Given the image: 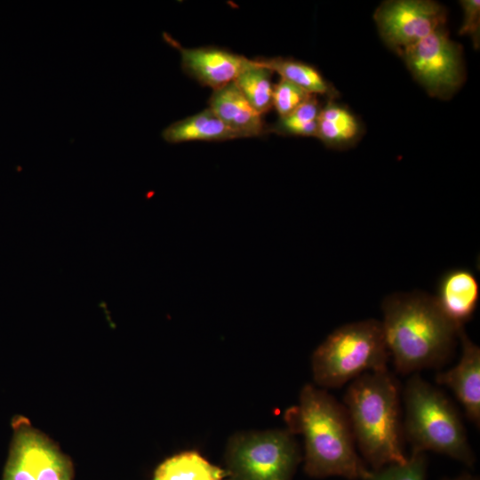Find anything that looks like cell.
I'll list each match as a JSON object with an SVG mask.
<instances>
[{"label":"cell","mask_w":480,"mask_h":480,"mask_svg":"<svg viewBox=\"0 0 480 480\" xmlns=\"http://www.w3.org/2000/svg\"><path fill=\"white\" fill-rule=\"evenodd\" d=\"M288 430L304 439V469L312 477L332 476L364 480L369 470L356 451L343 405L326 391L305 385L299 402L284 413Z\"/></svg>","instance_id":"cell-1"},{"label":"cell","mask_w":480,"mask_h":480,"mask_svg":"<svg viewBox=\"0 0 480 480\" xmlns=\"http://www.w3.org/2000/svg\"><path fill=\"white\" fill-rule=\"evenodd\" d=\"M386 345L396 371L410 374L442 365L455 345L459 330L422 292H397L382 302Z\"/></svg>","instance_id":"cell-2"},{"label":"cell","mask_w":480,"mask_h":480,"mask_svg":"<svg viewBox=\"0 0 480 480\" xmlns=\"http://www.w3.org/2000/svg\"><path fill=\"white\" fill-rule=\"evenodd\" d=\"M400 389L386 371L366 372L348 385L344 396L356 444L372 468L407 460L402 445Z\"/></svg>","instance_id":"cell-3"},{"label":"cell","mask_w":480,"mask_h":480,"mask_svg":"<svg viewBox=\"0 0 480 480\" xmlns=\"http://www.w3.org/2000/svg\"><path fill=\"white\" fill-rule=\"evenodd\" d=\"M404 430L412 450L432 451L468 466L475 460L459 412L447 396L417 374L403 391Z\"/></svg>","instance_id":"cell-4"},{"label":"cell","mask_w":480,"mask_h":480,"mask_svg":"<svg viewBox=\"0 0 480 480\" xmlns=\"http://www.w3.org/2000/svg\"><path fill=\"white\" fill-rule=\"evenodd\" d=\"M389 358L381 322H354L334 330L316 348L313 377L319 386L339 388L366 372L388 370Z\"/></svg>","instance_id":"cell-5"},{"label":"cell","mask_w":480,"mask_h":480,"mask_svg":"<svg viewBox=\"0 0 480 480\" xmlns=\"http://www.w3.org/2000/svg\"><path fill=\"white\" fill-rule=\"evenodd\" d=\"M300 460L288 429L242 433L228 442L226 473L228 480H292Z\"/></svg>","instance_id":"cell-6"},{"label":"cell","mask_w":480,"mask_h":480,"mask_svg":"<svg viewBox=\"0 0 480 480\" xmlns=\"http://www.w3.org/2000/svg\"><path fill=\"white\" fill-rule=\"evenodd\" d=\"M400 56L414 79L432 97L450 99L465 80L462 51L440 28Z\"/></svg>","instance_id":"cell-7"},{"label":"cell","mask_w":480,"mask_h":480,"mask_svg":"<svg viewBox=\"0 0 480 480\" xmlns=\"http://www.w3.org/2000/svg\"><path fill=\"white\" fill-rule=\"evenodd\" d=\"M373 19L384 43L400 55L444 27L446 12L434 1L389 0L376 9Z\"/></svg>","instance_id":"cell-8"},{"label":"cell","mask_w":480,"mask_h":480,"mask_svg":"<svg viewBox=\"0 0 480 480\" xmlns=\"http://www.w3.org/2000/svg\"><path fill=\"white\" fill-rule=\"evenodd\" d=\"M163 38L180 52L182 70L212 91L233 82L246 59L218 47L185 48L166 32Z\"/></svg>","instance_id":"cell-9"},{"label":"cell","mask_w":480,"mask_h":480,"mask_svg":"<svg viewBox=\"0 0 480 480\" xmlns=\"http://www.w3.org/2000/svg\"><path fill=\"white\" fill-rule=\"evenodd\" d=\"M461 356L456 365L436 374L439 385L448 388L462 405L467 418L477 427L480 422V348L461 327Z\"/></svg>","instance_id":"cell-10"},{"label":"cell","mask_w":480,"mask_h":480,"mask_svg":"<svg viewBox=\"0 0 480 480\" xmlns=\"http://www.w3.org/2000/svg\"><path fill=\"white\" fill-rule=\"evenodd\" d=\"M479 293L474 274L465 268H456L442 276L434 298L445 317L457 327H463L476 309Z\"/></svg>","instance_id":"cell-11"},{"label":"cell","mask_w":480,"mask_h":480,"mask_svg":"<svg viewBox=\"0 0 480 480\" xmlns=\"http://www.w3.org/2000/svg\"><path fill=\"white\" fill-rule=\"evenodd\" d=\"M208 108L239 137H261L268 132L262 115L243 96L234 82L212 91Z\"/></svg>","instance_id":"cell-12"},{"label":"cell","mask_w":480,"mask_h":480,"mask_svg":"<svg viewBox=\"0 0 480 480\" xmlns=\"http://www.w3.org/2000/svg\"><path fill=\"white\" fill-rule=\"evenodd\" d=\"M12 426L24 439L36 480H72L68 460L50 439L24 418L15 419Z\"/></svg>","instance_id":"cell-13"},{"label":"cell","mask_w":480,"mask_h":480,"mask_svg":"<svg viewBox=\"0 0 480 480\" xmlns=\"http://www.w3.org/2000/svg\"><path fill=\"white\" fill-rule=\"evenodd\" d=\"M163 140L170 144L188 141H222L239 139L209 108L191 116L176 121L161 132Z\"/></svg>","instance_id":"cell-14"},{"label":"cell","mask_w":480,"mask_h":480,"mask_svg":"<svg viewBox=\"0 0 480 480\" xmlns=\"http://www.w3.org/2000/svg\"><path fill=\"white\" fill-rule=\"evenodd\" d=\"M362 134V125L357 117L347 108L328 100L321 108L317 135L326 147L346 148L356 144Z\"/></svg>","instance_id":"cell-15"},{"label":"cell","mask_w":480,"mask_h":480,"mask_svg":"<svg viewBox=\"0 0 480 480\" xmlns=\"http://www.w3.org/2000/svg\"><path fill=\"white\" fill-rule=\"evenodd\" d=\"M273 72L313 95H324L329 100L338 97L337 90L313 66L291 58L255 59Z\"/></svg>","instance_id":"cell-16"},{"label":"cell","mask_w":480,"mask_h":480,"mask_svg":"<svg viewBox=\"0 0 480 480\" xmlns=\"http://www.w3.org/2000/svg\"><path fill=\"white\" fill-rule=\"evenodd\" d=\"M226 470L212 464L195 451L175 454L163 461L152 480H223Z\"/></svg>","instance_id":"cell-17"},{"label":"cell","mask_w":480,"mask_h":480,"mask_svg":"<svg viewBox=\"0 0 480 480\" xmlns=\"http://www.w3.org/2000/svg\"><path fill=\"white\" fill-rule=\"evenodd\" d=\"M273 73L256 60L246 58L233 81L250 105L260 115L273 107Z\"/></svg>","instance_id":"cell-18"},{"label":"cell","mask_w":480,"mask_h":480,"mask_svg":"<svg viewBox=\"0 0 480 480\" xmlns=\"http://www.w3.org/2000/svg\"><path fill=\"white\" fill-rule=\"evenodd\" d=\"M321 108L316 95H313L289 115L279 117L273 125L268 127V132L316 138Z\"/></svg>","instance_id":"cell-19"},{"label":"cell","mask_w":480,"mask_h":480,"mask_svg":"<svg viewBox=\"0 0 480 480\" xmlns=\"http://www.w3.org/2000/svg\"><path fill=\"white\" fill-rule=\"evenodd\" d=\"M364 480H427L425 452L412 450L404 463L390 464L372 470Z\"/></svg>","instance_id":"cell-20"},{"label":"cell","mask_w":480,"mask_h":480,"mask_svg":"<svg viewBox=\"0 0 480 480\" xmlns=\"http://www.w3.org/2000/svg\"><path fill=\"white\" fill-rule=\"evenodd\" d=\"M13 429L3 480H36L24 439L17 429Z\"/></svg>","instance_id":"cell-21"},{"label":"cell","mask_w":480,"mask_h":480,"mask_svg":"<svg viewBox=\"0 0 480 480\" xmlns=\"http://www.w3.org/2000/svg\"><path fill=\"white\" fill-rule=\"evenodd\" d=\"M311 96H313V94H310L296 84L281 78L280 81L274 85L273 107L276 108L279 117H283L295 110Z\"/></svg>","instance_id":"cell-22"},{"label":"cell","mask_w":480,"mask_h":480,"mask_svg":"<svg viewBox=\"0 0 480 480\" xmlns=\"http://www.w3.org/2000/svg\"><path fill=\"white\" fill-rule=\"evenodd\" d=\"M460 4L464 19L459 34L470 36L474 47L476 49L480 44V1L462 0Z\"/></svg>","instance_id":"cell-23"},{"label":"cell","mask_w":480,"mask_h":480,"mask_svg":"<svg viewBox=\"0 0 480 480\" xmlns=\"http://www.w3.org/2000/svg\"><path fill=\"white\" fill-rule=\"evenodd\" d=\"M445 480H478L476 477L472 476L470 475H461L456 478L453 479H445Z\"/></svg>","instance_id":"cell-24"}]
</instances>
